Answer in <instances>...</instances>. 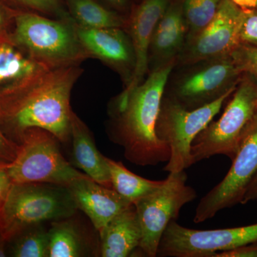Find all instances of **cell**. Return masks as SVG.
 <instances>
[{"label": "cell", "instance_id": "cell-32", "mask_svg": "<svg viewBox=\"0 0 257 257\" xmlns=\"http://www.w3.org/2000/svg\"><path fill=\"white\" fill-rule=\"evenodd\" d=\"M241 9H254L257 8V0H232Z\"/></svg>", "mask_w": 257, "mask_h": 257}, {"label": "cell", "instance_id": "cell-35", "mask_svg": "<svg viewBox=\"0 0 257 257\" xmlns=\"http://www.w3.org/2000/svg\"><path fill=\"white\" fill-rule=\"evenodd\" d=\"M3 15H2L1 12H0V25H1L2 23H3Z\"/></svg>", "mask_w": 257, "mask_h": 257}, {"label": "cell", "instance_id": "cell-19", "mask_svg": "<svg viewBox=\"0 0 257 257\" xmlns=\"http://www.w3.org/2000/svg\"><path fill=\"white\" fill-rule=\"evenodd\" d=\"M106 163L110 174L111 187L125 199L135 204L141 198L160 188L165 180H150L130 172L121 162L106 157Z\"/></svg>", "mask_w": 257, "mask_h": 257}, {"label": "cell", "instance_id": "cell-13", "mask_svg": "<svg viewBox=\"0 0 257 257\" xmlns=\"http://www.w3.org/2000/svg\"><path fill=\"white\" fill-rule=\"evenodd\" d=\"M170 4V0H143L132 15L128 27L135 62L131 80L118 99V111L124 109L130 94L143 82L148 68L149 49L152 35Z\"/></svg>", "mask_w": 257, "mask_h": 257}, {"label": "cell", "instance_id": "cell-3", "mask_svg": "<svg viewBox=\"0 0 257 257\" xmlns=\"http://www.w3.org/2000/svg\"><path fill=\"white\" fill-rule=\"evenodd\" d=\"M77 209L67 187L13 184L0 207V235L4 240L10 239L35 225L72 217Z\"/></svg>", "mask_w": 257, "mask_h": 257}, {"label": "cell", "instance_id": "cell-10", "mask_svg": "<svg viewBox=\"0 0 257 257\" xmlns=\"http://www.w3.org/2000/svg\"><path fill=\"white\" fill-rule=\"evenodd\" d=\"M231 161L232 165L226 177L199 201L194 223L204 222L219 211L241 204L248 184L257 173V114Z\"/></svg>", "mask_w": 257, "mask_h": 257}, {"label": "cell", "instance_id": "cell-27", "mask_svg": "<svg viewBox=\"0 0 257 257\" xmlns=\"http://www.w3.org/2000/svg\"><path fill=\"white\" fill-rule=\"evenodd\" d=\"M22 4L42 14L55 15L66 18L60 0H18Z\"/></svg>", "mask_w": 257, "mask_h": 257}, {"label": "cell", "instance_id": "cell-9", "mask_svg": "<svg viewBox=\"0 0 257 257\" xmlns=\"http://www.w3.org/2000/svg\"><path fill=\"white\" fill-rule=\"evenodd\" d=\"M257 242V223L228 229H189L172 221L159 245L157 256L212 257L219 251Z\"/></svg>", "mask_w": 257, "mask_h": 257}, {"label": "cell", "instance_id": "cell-33", "mask_svg": "<svg viewBox=\"0 0 257 257\" xmlns=\"http://www.w3.org/2000/svg\"><path fill=\"white\" fill-rule=\"evenodd\" d=\"M104 1L119 10L124 9L128 4V0H104Z\"/></svg>", "mask_w": 257, "mask_h": 257}, {"label": "cell", "instance_id": "cell-2", "mask_svg": "<svg viewBox=\"0 0 257 257\" xmlns=\"http://www.w3.org/2000/svg\"><path fill=\"white\" fill-rule=\"evenodd\" d=\"M81 70L74 64L45 66L25 79L23 92L9 116L24 133L32 128L47 130L62 143L70 140V96Z\"/></svg>", "mask_w": 257, "mask_h": 257}, {"label": "cell", "instance_id": "cell-23", "mask_svg": "<svg viewBox=\"0 0 257 257\" xmlns=\"http://www.w3.org/2000/svg\"><path fill=\"white\" fill-rule=\"evenodd\" d=\"M18 235L12 248L13 256L48 257L49 233L43 224L29 227Z\"/></svg>", "mask_w": 257, "mask_h": 257}, {"label": "cell", "instance_id": "cell-12", "mask_svg": "<svg viewBox=\"0 0 257 257\" xmlns=\"http://www.w3.org/2000/svg\"><path fill=\"white\" fill-rule=\"evenodd\" d=\"M242 17L243 9L232 0H221L209 25L187 42L182 60L196 63L231 55L240 45Z\"/></svg>", "mask_w": 257, "mask_h": 257}, {"label": "cell", "instance_id": "cell-5", "mask_svg": "<svg viewBox=\"0 0 257 257\" xmlns=\"http://www.w3.org/2000/svg\"><path fill=\"white\" fill-rule=\"evenodd\" d=\"M23 138L15 160L5 166L13 184L46 183L67 187L88 177L64 159L59 140L47 130L29 128Z\"/></svg>", "mask_w": 257, "mask_h": 257}, {"label": "cell", "instance_id": "cell-28", "mask_svg": "<svg viewBox=\"0 0 257 257\" xmlns=\"http://www.w3.org/2000/svg\"><path fill=\"white\" fill-rule=\"evenodd\" d=\"M212 257H257V242L243 245L234 249L219 251Z\"/></svg>", "mask_w": 257, "mask_h": 257}, {"label": "cell", "instance_id": "cell-25", "mask_svg": "<svg viewBox=\"0 0 257 257\" xmlns=\"http://www.w3.org/2000/svg\"><path fill=\"white\" fill-rule=\"evenodd\" d=\"M231 56L243 74L257 78V47L240 45Z\"/></svg>", "mask_w": 257, "mask_h": 257}, {"label": "cell", "instance_id": "cell-34", "mask_svg": "<svg viewBox=\"0 0 257 257\" xmlns=\"http://www.w3.org/2000/svg\"><path fill=\"white\" fill-rule=\"evenodd\" d=\"M6 256V252L4 246L0 245V257Z\"/></svg>", "mask_w": 257, "mask_h": 257}, {"label": "cell", "instance_id": "cell-20", "mask_svg": "<svg viewBox=\"0 0 257 257\" xmlns=\"http://www.w3.org/2000/svg\"><path fill=\"white\" fill-rule=\"evenodd\" d=\"M70 218L52 221L48 230V257L85 256V242L78 226L69 220Z\"/></svg>", "mask_w": 257, "mask_h": 257}, {"label": "cell", "instance_id": "cell-21", "mask_svg": "<svg viewBox=\"0 0 257 257\" xmlns=\"http://www.w3.org/2000/svg\"><path fill=\"white\" fill-rule=\"evenodd\" d=\"M71 12L79 26L88 28H121L124 18L95 0H69Z\"/></svg>", "mask_w": 257, "mask_h": 257}, {"label": "cell", "instance_id": "cell-11", "mask_svg": "<svg viewBox=\"0 0 257 257\" xmlns=\"http://www.w3.org/2000/svg\"><path fill=\"white\" fill-rule=\"evenodd\" d=\"M209 61L186 76L166 98L193 110L215 101L236 87L243 73L231 55Z\"/></svg>", "mask_w": 257, "mask_h": 257}, {"label": "cell", "instance_id": "cell-7", "mask_svg": "<svg viewBox=\"0 0 257 257\" xmlns=\"http://www.w3.org/2000/svg\"><path fill=\"white\" fill-rule=\"evenodd\" d=\"M15 39L33 59L50 67L74 64L84 57L76 26L67 18L56 20L35 13L20 15Z\"/></svg>", "mask_w": 257, "mask_h": 257}, {"label": "cell", "instance_id": "cell-15", "mask_svg": "<svg viewBox=\"0 0 257 257\" xmlns=\"http://www.w3.org/2000/svg\"><path fill=\"white\" fill-rule=\"evenodd\" d=\"M76 30L84 50L110 63L134 66L132 42L121 28H88L77 25Z\"/></svg>", "mask_w": 257, "mask_h": 257}, {"label": "cell", "instance_id": "cell-24", "mask_svg": "<svg viewBox=\"0 0 257 257\" xmlns=\"http://www.w3.org/2000/svg\"><path fill=\"white\" fill-rule=\"evenodd\" d=\"M221 0H184L183 14L189 30L188 41L214 18Z\"/></svg>", "mask_w": 257, "mask_h": 257}, {"label": "cell", "instance_id": "cell-17", "mask_svg": "<svg viewBox=\"0 0 257 257\" xmlns=\"http://www.w3.org/2000/svg\"><path fill=\"white\" fill-rule=\"evenodd\" d=\"M70 140L74 165L94 182L112 189L106 157L97 150L90 132L74 112L71 118Z\"/></svg>", "mask_w": 257, "mask_h": 257}, {"label": "cell", "instance_id": "cell-8", "mask_svg": "<svg viewBox=\"0 0 257 257\" xmlns=\"http://www.w3.org/2000/svg\"><path fill=\"white\" fill-rule=\"evenodd\" d=\"M185 171L170 173L160 188L134 204L138 214L142 238L138 249L143 256H157L165 229L178 218L179 211L197 197L195 189L187 185Z\"/></svg>", "mask_w": 257, "mask_h": 257}, {"label": "cell", "instance_id": "cell-6", "mask_svg": "<svg viewBox=\"0 0 257 257\" xmlns=\"http://www.w3.org/2000/svg\"><path fill=\"white\" fill-rule=\"evenodd\" d=\"M236 87L215 101L193 110H187L163 96L157 121L156 133L170 149V160L164 170L169 173H177L194 165L191 152L193 141L220 111Z\"/></svg>", "mask_w": 257, "mask_h": 257}, {"label": "cell", "instance_id": "cell-31", "mask_svg": "<svg viewBox=\"0 0 257 257\" xmlns=\"http://www.w3.org/2000/svg\"><path fill=\"white\" fill-rule=\"evenodd\" d=\"M17 154L18 152L12 151V147L8 145L6 140L0 133V158L8 160L10 157H13L15 160Z\"/></svg>", "mask_w": 257, "mask_h": 257}, {"label": "cell", "instance_id": "cell-29", "mask_svg": "<svg viewBox=\"0 0 257 257\" xmlns=\"http://www.w3.org/2000/svg\"><path fill=\"white\" fill-rule=\"evenodd\" d=\"M13 185L5 166H0V207L3 205Z\"/></svg>", "mask_w": 257, "mask_h": 257}, {"label": "cell", "instance_id": "cell-30", "mask_svg": "<svg viewBox=\"0 0 257 257\" xmlns=\"http://www.w3.org/2000/svg\"><path fill=\"white\" fill-rule=\"evenodd\" d=\"M257 200V173L248 184L244 196H243L241 204H246L252 201Z\"/></svg>", "mask_w": 257, "mask_h": 257}, {"label": "cell", "instance_id": "cell-4", "mask_svg": "<svg viewBox=\"0 0 257 257\" xmlns=\"http://www.w3.org/2000/svg\"><path fill=\"white\" fill-rule=\"evenodd\" d=\"M224 113L211 121L192 145L194 163L221 155L234 159L245 133L257 114V78L243 74Z\"/></svg>", "mask_w": 257, "mask_h": 257}, {"label": "cell", "instance_id": "cell-26", "mask_svg": "<svg viewBox=\"0 0 257 257\" xmlns=\"http://www.w3.org/2000/svg\"><path fill=\"white\" fill-rule=\"evenodd\" d=\"M239 42L240 45L257 47V8L243 9Z\"/></svg>", "mask_w": 257, "mask_h": 257}, {"label": "cell", "instance_id": "cell-22", "mask_svg": "<svg viewBox=\"0 0 257 257\" xmlns=\"http://www.w3.org/2000/svg\"><path fill=\"white\" fill-rule=\"evenodd\" d=\"M45 66L47 65L24 57L8 44L0 45V84L10 80H23Z\"/></svg>", "mask_w": 257, "mask_h": 257}, {"label": "cell", "instance_id": "cell-18", "mask_svg": "<svg viewBox=\"0 0 257 257\" xmlns=\"http://www.w3.org/2000/svg\"><path fill=\"white\" fill-rule=\"evenodd\" d=\"M187 29L183 2L177 0L170 3L152 35L151 47L155 55L167 62L175 58L183 46Z\"/></svg>", "mask_w": 257, "mask_h": 257}, {"label": "cell", "instance_id": "cell-14", "mask_svg": "<svg viewBox=\"0 0 257 257\" xmlns=\"http://www.w3.org/2000/svg\"><path fill=\"white\" fill-rule=\"evenodd\" d=\"M67 189L77 209L87 214L99 234L115 216L133 204L89 177L72 182Z\"/></svg>", "mask_w": 257, "mask_h": 257}, {"label": "cell", "instance_id": "cell-36", "mask_svg": "<svg viewBox=\"0 0 257 257\" xmlns=\"http://www.w3.org/2000/svg\"><path fill=\"white\" fill-rule=\"evenodd\" d=\"M256 202H257V200L256 201Z\"/></svg>", "mask_w": 257, "mask_h": 257}, {"label": "cell", "instance_id": "cell-1", "mask_svg": "<svg viewBox=\"0 0 257 257\" xmlns=\"http://www.w3.org/2000/svg\"><path fill=\"white\" fill-rule=\"evenodd\" d=\"M175 62L172 59L154 70L130 94L124 109L118 111L113 140L135 165L155 166L170 160V147L157 137L156 124Z\"/></svg>", "mask_w": 257, "mask_h": 257}, {"label": "cell", "instance_id": "cell-16", "mask_svg": "<svg viewBox=\"0 0 257 257\" xmlns=\"http://www.w3.org/2000/svg\"><path fill=\"white\" fill-rule=\"evenodd\" d=\"M100 254L103 257H127L138 249L142 230L135 205L121 211L100 234Z\"/></svg>", "mask_w": 257, "mask_h": 257}]
</instances>
